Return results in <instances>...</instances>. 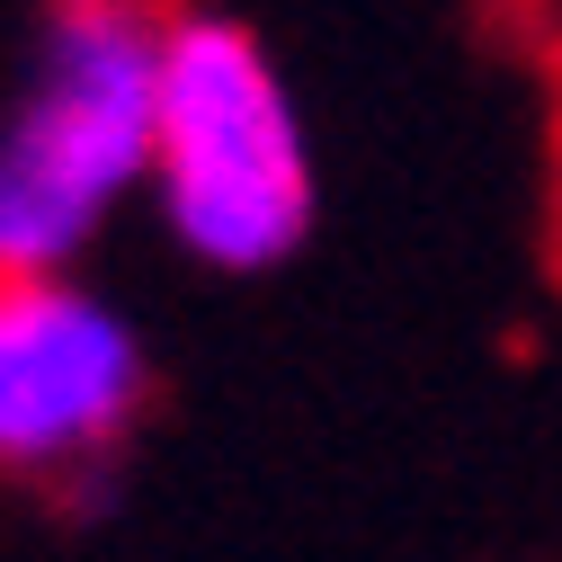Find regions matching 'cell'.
<instances>
[{
  "mask_svg": "<svg viewBox=\"0 0 562 562\" xmlns=\"http://www.w3.org/2000/svg\"><path fill=\"white\" fill-rule=\"evenodd\" d=\"M179 0H45L0 90V277H81L144 205Z\"/></svg>",
  "mask_w": 562,
  "mask_h": 562,
  "instance_id": "1",
  "label": "cell"
},
{
  "mask_svg": "<svg viewBox=\"0 0 562 562\" xmlns=\"http://www.w3.org/2000/svg\"><path fill=\"white\" fill-rule=\"evenodd\" d=\"M153 224L205 277H277L322 224V161L304 99L250 19L179 0L153 108Z\"/></svg>",
  "mask_w": 562,
  "mask_h": 562,
  "instance_id": "2",
  "label": "cell"
},
{
  "mask_svg": "<svg viewBox=\"0 0 562 562\" xmlns=\"http://www.w3.org/2000/svg\"><path fill=\"white\" fill-rule=\"evenodd\" d=\"M153 411V339L90 277H0V482L99 473Z\"/></svg>",
  "mask_w": 562,
  "mask_h": 562,
  "instance_id": "3",
  "label": "cell"
}]
</instances>
